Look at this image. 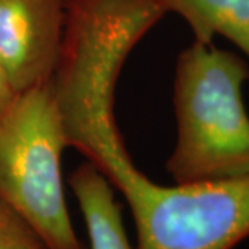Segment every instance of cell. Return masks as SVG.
I'll list each match as a JSON object with an SVG mask.
<instances>
[{"label":"cell","mask_w":249,"mask_h":249,"mask_svg":"<svg viewBox=\"0 0 249 249\" xmlns=\"http://www.w3.org/2000/svg\"><path fill=\"white\" fill-rule=\"evenodd\" d=\"M89 232L91 249H132L122 222L121 206L100 170L85 162L70 178Z\"/></svg>","instance_id":"cell-5"},{"label":"cell","mask_w":249,"mask_h":249,"mask_svg":"<svg viewBox=\"0 0 249 249\" xmlns=\"http://www.w3.org/2000/svg\"><path fill=\"white\" fill-rule=\"evenodd\" d=\"M0 249H49L31 224L1 199Z\"/></svg>","instance_id":"cell-7"},{"label":"cell","mask_w":249,"mask_h":249,"mask_svg":"<svg viewBox=\"0 0 249 249\" xmlns=\"http://www.w3.org/2000/svg\"><path fill=\"white\" fill-rule=\"evenodd\" d=\"M191 28L196 42L212 43L216 35L229 39L249 57V0H160Z\"/></svg>","instance_id":"cell-6"},{"label":"cell","mask_w":249,"mask_h":249,"mask_svg":"<svg viewBox=\"0 0 249 249\" xmlns=\"http://www.w3.org/2000/svg\"><path fill=\"white\" fill-rule=\"evenodd\" d=\"M247 62L212 43L178 55L175 76L178 140L166 162L176 184L249 176V116L242 85Z\"/></svg>","instance_id":"cell-2"},{"label":"cell","mask_w":249,"mask_h":249,"mask_svg":"<svg viewBox=\"0 0 249 249\" xmlns=\"http://www.w3.org/2000/svg\"><path fill=\"white\" fill-rule=\"evenodd\" d=\"M65 27V0H0V65L16 93L53 79Z\"/></svg>","instance_id":"cell-4"},{"label":"cell","mask_w":249,"mask_h":249,"mask_svg":"<svg viewBox=\"0 0 249 249\" xmlns=\"http://www.w3.org/2000/svg\"><path fill=\"white\" fill-rule=\"evenodd\" d=\"M67 147L52 82L18 93L0 116V199L49 249H85L64 196L61 158Z\"/></svg>","instance_id":"cell-3"},{"label":"cell","mask_w":249,"mask_h":249,"mask_svg":"<svg viewBox=\"0 0 249 249\" xmlns=\"http://www.w3.org/2000/svg\"><path fill=\"white\" fill-rule=\"evenodd\" d=\"M16 96H17V93L11 88L9 78L3 70V67L0 65V116L9 108Z\"/></svg>","instance_id":"cell-8"},{"label":"cell","mask_w":249,"mask_h":249,"mask_svg":"<svg viewBox=\"0 0 249 249\" xmlns=\"http://www.w3.org/2000/svg\"><path fill=\"white\" fill-rule=\"evenodd\" d=\"M130 208L137 249H232L249 237V176L160 186L134 166L118 129L76 148Z\"/></svg>","instance_id":"cell-1"}]
</instances>
